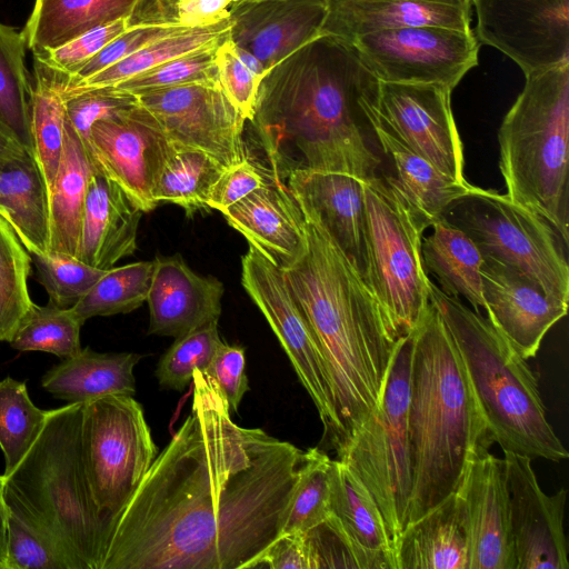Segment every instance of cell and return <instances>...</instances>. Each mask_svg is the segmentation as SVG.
Listing matches in <instances>:
<instances>
[{
    "mask_svg": "<svg viewBox=\"0 0 569 569\" xmlns=\"http://www.w3.org/2000/svg\"><path fill=\"white\" fill-rule=\"evenodd\" d=\"M363 182L346 173L293 169L287 172L284 183L315 211L362 278L366 270Z\"/></svg>",
    "mask_w": 569,
    "mask_h": 569,
    "instance_id": "25",
    "label": "cell"
},
{
    "mask_svg": "<svg viewBox=\"0 0 569 569\" xmlns=\"http://www.w3.org/2000/svg\"><path fill=\"white\" fill-rule=\"evenodd\" d=\"M227 167L210 154L173 146L157 178L153 199L182 207L188 217L210 210V190Z\"/></svg>",
    "mask_w": 569,
    "mask_h": 569,
    "instance_id": "37",
    "label": "cell"
},
{
    "mask_svg": "<svg viewBox=\"0 0 569 569\" xmlns=\"http://www.w3.org/2000/svg\"><path fill=\"white\" fill-rule=\"evenodd\" d=\"M110 525L100 569H248L282 533L303 451L243 428L213 381Z\"/></svg>",
    "mask_w": 569,
    "mask_h": 569,
    "instance_id": "1",
    "label": "cell"
},
{
    "mask_svg": "<svg viewBox=\"0 0 569 569\" xmlns=\"http://www.w3.org/2000/svg\"><path fill=\"white\" fill-rule=\"evenodd\" d=\"M477 40L525 76L569 61V0H471Z\"/></svg>",
    "mask_w": 569,
    "mask_h": 569,
    "instance_id": "16",
    "label": "cell"
},
{
    "mask_svg": "<svg viewBox=\"0 0 569 569\" xmlns=\"http://www.w3.org/2000/svg\"><path fill=\"white\" fill-rule=\"evenodd\" d=\"M332 459L319 447L303 451L300 476L283 532H306L330 515Z\"/></svg>",
    "mask_w": 569,
    "mask_h": 569,
    "instance_id": "44",
    "label": "cell"
},
{
    "mask_svg": "<svg viewBox=\"0 0 569 569\" xmlns=\"http://www.w3.org/2000/svg\"><path fill=\"white\" fill-rule=\"evenodd\" d=\"M173 150L153 116L140 103L93 123L88 153L142 211L156 209L153 189Z\"/></svg>",
    "mask_w": 569,
    "mask_h": 569,
    "instance_id": "17",
    "label": "cell"
},
{
    "mask_svg": "<svg viewBox=\"0 0 569 569\" xmlns=\"http://www.w3.org/2000/svg\"><path fill=\"white\" fill-rule=\"evenodd\" d=\"M141 358L138 353H102L87 347L49 369L41 386L68 403H86L111 395L133 396V369Z\"/></svg>",
    "mask_w": 569,
    "mask_h": 569,
    "instance_id": "29",
    "label": "cell"
},
{
    "mask_svg": "<svg viewBox=\"0 0 569 569\" xmlns=\"http://www.w3.org/2000/svg\"><path fill=\"white\" fill-rule=\"evenodd\" d=\"M452 90L439 83L379 81L369 113L446 174L465 178L463 144L451 109Z\"/></svg>",
    "mask_w": 569,
    "mask_h": 569,
    "instance_id": "15",
    "label": "cell"
},
{
    "mask_svg": "<svg viewBox=\"0 0 569 569\" xmlns=\"http://www.w3.org/2000/svg\"><path fill=\"white\" fill-rule=\"evenodd\" d=\"M411 337L399 339L381 402L337 452L376 500L395 545L407 525L411 492L408 437Z\"/></svg>",
    "mask_w": 569,
    "mask_h": 569,
    "instance_id": "10",
    "label": "cell"
},
{
    "mask_svg": "<svg viewBox=\"0 0 569 569\" xmlns=\"http://www.w3.org/2000/svg\"><path fill=\"white\" fill-rule=\"evenodd\" d=\"M396 569H468V545L456 493L402 529Z\"/></svg>",
    "mask_w": 569,
    "mask_h": 569,
    "instance_id": "31",
    "label": "cell"
},
{
    "mask_svg": "<svg viewBox=\"0 0 569 569\" xmlns=\"http://www.w3.org/2000/svg\"><path fill=\"white\" fill-rule=\"evenodd\" d=\"M291 194L302 213L307 248L282 272L328 371L340 429L338 452L378 409L400 338L315 211Z\"/></svg>",
    "mask_w": 569,
    "mask_h": 569,
    "instance_id": "3",
    "label": "cell"
},
{
    "mask_svg": "<svg viewBox=\"0 0 569 569\" xmlns=\"http://www.w3.org/2000/svg\"><path fill=\"white\" fill-rule=\"evenodd\" d=\"M311 569L357 568L347 538L331 515L305 532Z\"/></svg>",
    "mask_w": 569,
    "mask_h": 569,
    "instance_id": "53",
    "label": "cell"
},
{
    "mask_svg": "<svg viewBox=\"0 0 569 569\" xmlns=\"http://www.w3.org/2000/svg\"><path fill=\"white\" fill-rule=\"evenodd\" d=\"M27 48L23 31L0 21V119L30 149L32 78L26 66Z\"/></svg>",
    "mask_w": 569,
    "mask_h": 569,
    "instance_id": "39",
    "label": "cell"
},
{
    "mask_svg": "<svg viewBox=\"0 0 569 569\" xmlns=\"http://www.w3.org/2000/svg\"><path fill=\"white\" fill-rule=\"evenodd\" d=\"M66 76L34 58L30 93V150L43 179L48 197L59 168L66 123L61 86Z\"/></svg>",
    "mask_w": 569,
    "mask_h": 569,
    "instance_id": "35",
    "label": "cell"
},
{
    "mask_svg": "<svg viewBox=\"0 0 569 569\" xmlns=\"http://www.w3.org/2000/svg\"><path fill=\"white\" fill-rule=\"evenodd\" d=\"M376 96V94H375ZM372 96V97H375ZM370 97V98H372ZM363 107L377 142L390 160L395 176H390L409 203L430 227L445 211L473 187L436 168L426 158L410 149L385 129Z\"/></svg>",
    "mask_w": 569,
    "mask_h": 569,
    "instance_id": "28",
    "label": "cell"
},
{
    "mask_svg": "<svg viewBox=\"0 0 569 569\" xmlns=\"http://www.w3.org/2000/svg\"><path fill=\"white\" fill-rule=\"evenodd\" d=\"M203 373L217 386L230 412L237 411L244 393L249 390L244 349L222 341Z\"/></svg>",
    "mask_w": 569,
    "mask_h": 569,
    "instance_id": "52",
    "label": "cell"
},
{
    "mask_svg": "<svg viewBox=\"0 0 569 569\" xmlns=\"http://www.w3.org/2000/svg\"><path fill=\"white\" fill-rule=\"evenodd\" d=\"M152 271L153 261L108 269L71 310L83 323L93 317L131 312L147 301Z\"/></svg>",
    "mask_w": 569,
    "mask_h": 569,
    "instance_id": "40",
    "label": "cell"
},
{
    "mask_svg": "<svg viewBox=\"0 0 569 569\" xmlns=\"http://www.w3.org/2000/svg\"><path fill=\"white\" fill-rule=\"evenodd\" d=\"M507 196L569 241V61L526 76L498 132Z\"/></svg>",
    "mask_w": 569,
    "mask_h": 569,
    "instance_id": "6",
    "label": "cell"
},
{
    "mask_svg": "<svg viewBox=\"0 0 569 569\" xmlns=\"http://www.w3.org/2000/svg\"><path fill=\"white\" fill-rule=\"evenodd\" d=\"M421 246L423 266L448 296L462 297L480 312L485 309L481 267L483 257L469 236L441 217Z\"/></svg>",
    "mask_w": 569,
    "mask_h": 569,
    "instance_id": "34",
    "label": "cell"
},
{
    "mask_svg": "<svg viewBox=\"0 0 569 569\" xmlns=\"http://www.w3.org/2000/svg\"><path fill=\"white\" fill-rule=\"evenodd\" d=\"M130 26L131 19H120L92 29L61 47L33 56L52 70L71 78L104 46Z\"/></svg>",
    "mask_w": 569,
    "mask_h": 569,
    "instance_id": "50",
    "label": "cell"
},
{
    "mask_svg": "<svg viewBox=\"0 0 569 569\" xmlns=\"http://www.w3.org/2000/svg\"><path fill=\"white\" fill-rule=\"evenodd\" d=\"M48 410L38 408L22 381L7 377L0 381V448L4 472L9 475L40 435Z\"/></svg>",
    "mask_w": 569,
    "mask_h": 569,
    "instance_id": "42",
    "label": "cell"
},
{
    "mask_svg": "<svg viewBox=\"0 0 569 569\" xmlns=\"http://www.w3.org/2000/svg\"><path fill=\"white\" fill-rule=\"evenodd\" d=\"M351 44L379 81L439 83L451 90L478 64L480 49L473 30L440 26L378 31Z\"/></svg>",
    "mask_w": 569,
    "mask_h": 569,
    "instance_id": "13",
    "label": "cell"
},
{
    "mask_svg": "<svg viewBox=\"0 0 569 569\" xmlns=\"http://www.w3.org/2000/svg\"><path fill=\"white\" fill-rule=\"evenodd\" d=\"M456 498L468 569H516L503 459L489 451L468 465Z\"/></svg>",
    "mask_w": 569,
    "mask_h": 569,
    "instance_id": "19",
    "label": "cell"
},
{
    "mask_svg": "<svg viewBox=\"0 0 569 569\" xmlns=\"http://www.w3.org/2000/svg\"><path fill=\"white\" fill-rule=\"evenodd\" d=\"M485 309L491 325L526 360L536 357L546 333L568 305L549 299L519 270L485 260L481 267Z\"/></svg>",
    "mask_w": 569,
    "mask_h": 569,
    "instance_id": "21",
    "label": "cell"
},
{
    "mask_svg": "<svg viewBox=\"0 0 569 569\" xmlns=\"http://www.w3.org/2000/svg\"><path fill=\"white\" fill-rule=\"evenodd\" d=\"M142 211L97 167L87 187L76 257L102 270L131 256Z\"/></svg>",
    "mask_w": 569,
    "mask_h": 569,
    "instance_id": "26",
    "label": "cell"
},
{
    "mask_svg": "<svg viewBox=\"0 0 569 569\" xmlns=\"http://www.w3.org/2000/svg\"><path fill=\"white\" fill-rule=\"evenodd\" d=\"M66 78L61 86L66 114L86 149L94 122L139 103L134 93L117 86L67 88Z\"/></svg>",
    "mask_w": 569,
    "mask_h": 569,
    "instance_id": "48",
    "label": "cell"
},
{
    "mask_svg": "<svg viewBox=\"0 0 569 569\" xmlns=\"http://www.w3.org/2000/svg\"><path fill=\"white\" fill-rule=\"evenodd\" d=\"M142 0H34L22 30L33 54L66 44L117 20L131 19Z\"/></svg>",
    "mask_w": 569,
    "mask_h": 569,
    "instance_id": "32",
    "label": "cell"
},
{
    "mask_svg": "<svg viewBox=\"0 0 569 569\" xmlns=\"http://www.w3.org/2000/svg\"><path fill=\"white\" fill-rule=\"evenodd\" d=\"M492 442L503 452L560 462L569 457L547 419L538 378L488 318L430 281Z\"/></svg>",
    "mask_w": 569,
    "mask_h": 569,
    "instance_id": "5",
    "label": "cell"
},
{
    "mask_svg": "<svg viewBox=\"0 0 569 569\" xmlns=\"http://www.w3.org/2000/svg\"><path fill=\"white\" fill-rule=\"evenodd\" d=\"M221 342L218 320L177 337L158 362L154 373L159 385L182 391L196 370L207 371Z\"/></svg>",
    "mask_w": 569,
    "mask_h": 569,
    "instance_id": "45",
    "label": "cell"
},
{
    "mask_svg": "<svg viewBox=\"0 0 569 569\" xmlns=\"http://www.w3.org/2000/svg\"><path fill=\"white\" fill-rule=\"evenodd\" d=\"M239 0H176L172 21L183 28H203L230 19L231 7Z\"/></svg>",
    "mask_w": 569,
    "mask_h": 569,
    "instance_id": "56",
    "label": "cell"
},
{
    "mask_svg": "<svg viewBox=\"0 0 569 569\" xmlns=\"http://www.w3.org/2000/svg\"><path fill=\"white\" fill-rule=\"evenodd\" d=\"M321 36L347 43L389 29L440 26L471 31V0H327Z\"/></svg>",
    "mask_w": 569,
    "mask_h": 569,
    "instance_id": "24",
    "label": "cell"
},
{
    "mask_svg": "<svg viewBox=\"0 0 569 569\" xmlns=\"http://www.w3.org/2000/svg\"><path fill=\"white\" fill-rule=\"evenodd\" d=\"M31 258L48 302L62 309L74 307L107 272L66 253L47 252Z\"/></svg>",
    "mask_w": 569,
    "mask_h": 569,
    "instance_id": "46",
    "label": "cell"
},
{
    "mask_svg": "<svg viewBox=\"0 0 569 569\" xmlns=\"http://www.w3.org/2000/svg\"><path fill=\"white\" fill-rule=\"evenodd\" d=\"M218 82L229 100L242 112L247 121L253 116L261 78L238 57L229 34L216 49Z\"/></svg>",
    "mask_w": 569,
    "mask_h": 569,
    "instance_id": "51",
    "label": "cell"
},
{
    "mask_svg": "<svg viewBox=\"0 0 569 569\" xmlns=\"http://www.w3.org/2000/svg\"><path fill=\"white\" fill-rule=\"evenodd\" d=\"M0 216L30 254L49 252L48 193L30 150L0 158Z\"/></svg>",
    "mask_w": 569,
    "mask_h": 569,
    "instance_id": "30",
    "label": "cell"
},
{
    "mask_svg": "<svg viewBox=\"0 0 569 569\" xmlns=\"http://www.w3.org/2000/svg\"><path fill=\"white\" fill-rule=\"evenodd\" d=\"M32 258L0 216V341H10L34 302L28 289Z\"/></svg>",
    "mask_w": 569,
    "mask_h": 569,
    "instance_id": "41",
    "label": "cell"
},
{
    "mask_svg": "<svg viewBox=\"0 0 569 569\" xmlns=\"http://www.w3.org/2000/svg\"><path fill=\"white\" fill-rule=\"evenodd\" d=\"M269 569H311L305 532L279 535L248 567Z\"/></svg>",
    "mask_w": 569,
    "mask_h": 569,
    "instance_id": "55",
    "label": "cell"
},
{
    "mask_svg": "<svg viewBox=\"0 0 569 569\" xmlns=\"http://www.w3.org/2000/svg\"><path fill=\"white\" fill-rule=\"evenodd\" d=\"M82 325L71 308L34 303L9 343L19 351H43L62 359L70 358L82 349Z\"/></svg>",
    "mask_w": 569,
    "mask_h": 569,
    "instance_id": "43",
    "label": "cell"
},
{
    "mask_svg": "<svg viewBox=\"0 0 569 569\" xmlns=\"http://www.w3.org/2000/svg\"><path fill=\"white\" fill-rule=\"evenodd\" d=\"M229 19L209 27L183 29L173 34L152 41L133 54L100 71L77 86L68 87L64 82V87L116 86L173 58L221 41L229 34Z\"/></svg>",
    "mask_w": 569,
    "mask_h": 569,
    "instance_id": "38",
    "label": "cell"
},
{
    "mask_svg": "<svg viewBox=\"0 0 569 569\" xmlns=\"http://www.w3.org/2000/svg\"><path fill=\"white\" fill-rule=\"evenodd\" d=\"M222 295L218 279L196 273L179 254L158 257L147 297L148 333L177 338L219 320Z\"/></svg>",
    "mask_w": 569,
    "mask_h": 569,
    "instance_id": "23",
    "label": "cell"
},
{
    "mask_svg": "<svg viewBox=\"0 0 569 569\" xmlns=\"http://www.w3.org/2000/svg\"><path fill=\"white\" fill-rule=\"evenodd\" d=\"M183 28L177 23H131L122 33L112 39L94 57H92L71 78H66V86H77L100 71L116 64L124 58L133 54L144 46L160 38L179 32Z\"/></svg>",
    "mask_w": 569,
    "mask_h": 569,
    "instance_id": "49",
    "label": "cell"
},
{
    "mask_svg": "<svg viewBox=\"0 0 569 569\" xmlns=\"http://www.w3.org/2000/svg\"><path fill=\"white\" fill-rule=\"evenodd\" d=\"M0 496L7 508V569H76L54 531L2 482Z\"/></svg>",
    "mask_w": 569,
    "mask_h": 569,
    "instance_id": "36",
    "label": "cell"
},
{
    "mask_svg": "<svg viewBox=\"0 0 569 569\" xmlns=\"http://www.w3.org/2000/svg\"><path fill=\"white\" fill-rule=\"evenodd\" d=\"M379 80L352 44L330 36L298 49L262 78L250 122L274 177L293 169L376 176L380 158L363 102Z\"/></svg>",
    "mask_w": 569,
    "mask_h": 569,
    "instance_id": "2",
    "label": "cell"
},
{
    "mask_svg": "<svg viewBox=\"0 0 569 569\" xmlns=\"http://www.w3.org/2000/svg\"><path fill=\"white\" fill-rule=\"evenodd\" d=\"M442 217L469 236L485 260L519 270L549 299L568 305L566 244L547 220L507 194L476 186Z\"/></svg>",
    "mask_w": 569,
    "mask_h": 569,
    "instance_id": "9",
    "label": "cell"
},
{
    "mask_svg": "<svg viewBox=\"0 0 569 569\" xmlns=\"http://www.w3.org/2000/svg\"><path fill=\"white\" fill-rule=\"evenodd\" d=\"M327 0H239L231 7L229 37L267 72L321 37Z\"/></svg>",
    "mask_w": 569,
    "mask_h": 569,
    "instance_id": "20",
    "label": "cell"
},
{
    "mask_svg": "<svg viewBox=\"0 0 569 569\" xmlns=\"http://www.w3.org/2000/svg\"><path fill=\"white\" fill-rule=\"evenodd\" d=\"M516 569H568L563 530L567 490L540 488L529 457L503 452Z\"/></svg>",
    "mask_w": 569,
    "mask_h": 569,
    "instance_id": "18",
    "label": "cell"
},
{
    "mask_svg": "<svg viewBox=\"0 0 569 569\" xmlns=\"http://www.w3.org/2000/svg\"><path fill=\"white\" fill-rule=\"evenodd\" d=\"M83 403L48 410L44 426L7 485L60 538L76 569H100L109 526L100 517L81 447Z\"/></svg>",
    "mask_w": 569,
    "mask_h": 569,
    "instance_id": "7",
    "label": "cell"
},
{
    "mask_svg": "<svg viewBox=\"0 0 569 569\" xmlns=\"http://www.w3.org/2000/svg\"><path fill=\"white\" fill-rule=\"evenodd\" d=\"M94 168L81 139L66 117L62 154L48 197L49 252L76 257L87 187Z\"/></svg>",
    "mask_w": 569,
    "mask_h": 569,
    "instance_id": "33",
    "label": "cell"
},
{
    "mask_svg": "<svg viewBox=\"0 0 569 569\" xmlns=\"http://www.w3.org/2000/svg\"><path fill=\"white\" fill-rule=\"evenodd\" d=\"M136 96L173 146L203 151L224 167L247 158V119L219 82L188 83Z\"/></svg>",
    "mask_w": 569,
    "mask_h": 569,
    "instance_id": "14",
    "label": "cell"
},
{
    "mask_svg": "<svg viewBox=\"0 0 569 569\" xmlns=\"http://www.w3.org/2000/svg\"><path fill=\"white\" fill-rule=\"evenodd\" d=\"M81 447L94 503L110 531L157 456L142 406L126 395L83 403Z\"/></svg>",
    "mask_w": 569,
    "mask_h": 569,
    "instance_id": "11",
    "label": "cell"
},
{
    "mask_svg": "<svg viewBox=\"0 0 569 569\" xmlns=\"http://www.w3.org/2000/svg\"><path fill=\"white\" fill-rule=\"evenodd\" d=\"M241 283L286 351L318 411L323 426V440L336 451L340 442V429L328 371L282 270L249 246L241 258Z\"/></svg>",
    "mask_w": 569,
    "mask_h": 569,
    "instance_id": "12",
    "label": "cell"
},
{
    "mask_svg": "<svg viewBox=\"0 0 569 569\" xmlns=\"http://www.w3.org/2000/svg\"><path fill=\"white\" fill-rule=\"evenodd\" d=\"M330 515L347 538L358 569H396L393 545L376 500L340 459L331 461Z\"/></svg>",
    "mask_w": 569,
    "mask_h": 569,
    "instance_id": "27",
    "label": "cell"
},
{
    "mask_svg": "<svg viewBox=\"0 0 569 569\" xmlns=\"http://www.w3.org/2000/svg\"><path fill=\"white\" fill-rule=\"evenodd\" d=\"M249 246L284 270L306 251L301 210L281 178L268 174L261 187L222 211Z\"/></svg>",
    "mask_w": 569,
    "mask_h": 569,
    "instance_id": "22",
    "label": "cell"
},
{
    "mask_svg": "<svg viewBox=\"0 0 569 569\" xmlns=\"http://www.w3.org/2000/svg\"><path fill=\"white\" fill-rule=\"evenodd\" d=\"M410 337L407 523L455 493L470 461L493 443L456 345L431 302Z\"/></svg>",
    "mask_w": 569,
    "mask_h": 569,
    "instance_id": "4",
    "label": "cell"
},
{
    "mask_svg": "<svg viewBox=\"0 0 569 569\" xmlns=\"http://www.w3.org/2000/svg\"><path fill=\"white\" fill-rule=\"evenodd\" d=\"M365 281L398 338L409 336L430 303L422 260L429 227L389 174L363 182Z\"/></svg>",
    "mask_w": 569,
    "mask_h": 569,
    "instance_id": "8",
    "label": "cell"
},
{
    "mask_svg": "<svg viewBox=\"0 0 569 569\" xmlns=\"http://www.w3.org/2000/svg\"><path fill=\"white\" fill-rule=\"evenodd\" d=\"M0 569H7V508L0 496Z\"/></svg>",
    "mask_w": 569,
    "mask_h": 569,
    "instance_id": "58",
    "label": "cell"
},
{
    "mask_svg": "<svg viewBox=\"0 0 569 569\" xmlns=\"http://www.w3.org/2000/svg\"><path fill=\"white\" fill-rule=\"evenodd\" d=\"M27 148L10 129V127L0 119V158L21 153Z\"/></svg>",
    "mask_w": 569,
    "mask_h": 569,
    "instance_id": "57",
    "label": "cell"
},
{
    "mask_svg": "<svg viewBox=\"0 0 569 569\" xmlns=\"http://www.w3.org/2000/svg\"><path fill=\"white\" fill-rule=\"evenodd\" d=\"M221 41L173 58L116 86L138 94L188 83L218 82L216 49Z\"/></svg>",
    "mask_w": 569,
    "mask_h": 569,
    "instance_id": "47",
    "label": "cell"
},
{
    "mask_svg": "<svg viewBox=\"0 0 569 569\" xmlns=\"http://www.w3.org/2000/svg\"><path fill=\"white\" fill-rule=\"evenodd\" d=\"M264 182L266 176L246 158L223 170L210 190L207 204L222 212Z\"/></svg>",
    "mask_w": 569,
    "mask_h": 569,
    "instance_id": "54",
    "label": "cell"
}]
</instances>
